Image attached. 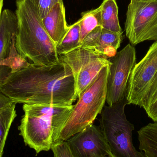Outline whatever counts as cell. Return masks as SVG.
<instances>
[{"mask_svg": "<svg viewBox=\"0 0 157 157\" xmlns=\"http://www.w3.org/2000/svg\"><path fill=\"white\" fill-rule=\"evenodd\" d=\"M70 106L24 104L25 114L18 129L26 145L37 154L51 150L73 109Z\"/></svg>", "mask_w": 157, "mask_h": 157, "instance_id": "3957f363", "label": "cell"}, {"mask_svg": "<svg viewBox=\"0 0 157 157\" xmlns=\"http://www.w3.org/2000/svg\"><path fill=\"white\" fill-rule=\"evenodd\" d=\"M0 90L16 104L70 106L77 99L72 71L60 59L49 66L30 63L11 73Z\"/></svg>", "mask_w": 157, "mask_h": 157, "instance_id": "6da1fadb", "label": "cell"}, {"mask_svg": "<svg viewBox=\"0 0 157 157\" xmlns=\"http://www.w3.org/2000/svg\"><path fill=\"white\" fill-rule=\"evenodd\" d=\"M79 20L69 26V29L59 43L56 46L59 56L69 53L81 47Z\"/></svg>", "mask_w": 157, "mask_h": 157, "instance_id": "2e32d148", "label": "cell"}, {"mask_svg": "<svg viewBox=\"0 0 157 157\" xmlns=\"http://www.w3.org/2000/svg\"><path fill=\"white\" fill-rule=\"evenodd\" d=\"M123 40V32H114L102 29L99 43L94 51L108 58L116 55Z\"/></svg>", "mask_w": 157, "mask_h": 157, "instance_id": "5bb4252c", "label": "cell"}, {"mask_svg": "<svg viewBox=\"0 0 157 157\" xmlns=\"http://www.w3.org/2000/svg\"><path fill=\"white\" fill-rule=\"evenodd\" d=\"M4 0H0V20H1V15H2V9L3 5Z\"/></svg>", "mask_w": 157, "mask_h": 157, "instance_id": "cb8c5ba5", "label": "cell"}, {"mask_svg": "<svg viewBox=\"0 0 157 157\" xmlns=\"http://www.w3.org/2000/svg\"><path fill=\"white\" fill-rule=\"evenodd\" d=\"M157 74V41L151 45L144 57L132 71L126 90L127 104L144 107Z\"/></svg>", "mask_w": 157, "mask_h": 157, "instance_id": "9c48e42d", "label": "cell"}, {"mask_svg": "<svg viewBox=\"0 0 157 157\" xmlns=\"http://www.w3.org/2000/svg\"><path fill=\"white\" fill-rule=\"evenodd\" d=\"M126 99L111 106L104 105L101 112L100 127L114 157H146L136 150L132 141L134 126L126 118Z\"/></svg>", "mask_w": 157, "mask_h": 157, "instance_id": "5b68a950", "label": "cell"}, {"mask_svg": "<svg viewBox=\"0 0 157 157\" xmlns=\"http://www.w3.org/2000/svg\"><path fill=\"white\" fill-rule=\"evenodd\" d=\"M13 103L12 100L0 90V109Z\"/></svg>", "mask_w": 157, "mask_h": 157, "instance_id": "603a6c76", "label": "cell"}, {"mask_svg": "<svg viewBox=\"0 0 157 157\" xmlns=\"http://www.w3.org/2000/svg\"><path fill=\"white\" fill-rule=\"evenodd\" d=\"M41 21L47 33L57 46L69 28L63 0L55 4Z\"/></svg>", "mask_w": 157, "mask_h": 157, "instance_id": "7c38bea8", "label": "cell"}, {"mask_svg": "<svg viewBox=\"0 0 157 157\" xmlns=\"http://www.w3.org/2000/svg\"><path fill=\"white\" fill-rule=\"evenodd\" d=\"M101 29V27L99 26L90 32L83 40L80 47L94 50L99 43Z\"/></svg>", "mask_w": 157, "mask_h": 157, "instance_id": "ffe728a7", "label": "cell"}, {"mask_svg": "<svg viewBox=\"0 0 157 157\" xmlns=\"http://www.w3.org/2000/svg\"><path fill=\"white\" fill-rule=\"evenodd\" d=\"M3 155V152H1L0 151V157H2Z\"/></svg>", "mask_w": 157, "mask_h": 157, "instance_id": "d4e9b609", "label": "cell"}, {"mask_svg": "<svg viewBox=\"0 0 157 157\" xmlns=\"http://www.w3.org/2000/svg\"><path fill=\"white\" fill-rule=\"evenodd\" d=\"M59 59L68 64L72 71L77 98L102 68L111 64L109 59L105 56L93 50L81 47L59 56Z\"/></svg>", "mask_w": 157, "mask_h": 157, "instance_id": "52a82bcc", "label": "cell"}, {"mask_svg": "<svg viewBox=\"0 0 157 157\" xmlns=\"http://www.w3.org/2000/svg\"></svg>", "mask_w": 157, "mask_h": 157, "instance_id": "484cf974", "label": "cell"}, {"mask_svg": "<svg viewBox=\"0 0 157 157\" xmlns=\"http://www.w3.org/2000/svg\"><path fill=\"white\" fill-rule=\"evenodd\" d=\"M16 3L18 30L15 48L18 54L37 66L58 62L56 44L43 26L36 0H16Z\"/></svg>", "mask_w": 157, "mask_h": 157, "instance_id": "7a4b0ae2", "label": "cell"}, {"mask_svg": "<svg viewBox=\"0 0 157 157\" xmlns=\"http://www.w3.org/2000/svg\"><path fill=\"white\" fill-rule=\"evenodd\" d=\"M143 109L155 122H157V74L150 87Z\"/></svg>", "mask_w": 157, "mask_h": 157, "instance_id": "d6986e66", "label": "cell"}, {"mask_svg": "<svg viewBox=\"0 0 157 157\" xmlns=\"http://www.w3.org/2000/svg\"><path fill=\"white\" fill-rule=\"evenodd\" d=\"M109 60L106 101L111 106L125 99L129 77L136 63L135 48L129 43Z\"/></svg>", "mask_w": 157, "mask_h": 157, "instance_id": "ba28073f", "label": "cell"}, {"mask_svg": "<svg viewBox=\"0 0 157 157\" xmlns=\"http://www.w3.org/2000/svg\"><path fill=\"white\" fill-rule=\"evenodd\" d=\"M17 30L18 24L15 13L10 9H4L0 20V84L12 73L6 60L15 47Z\"/></svg>", "mask_w": 157, "mask_h": 157, "instance_id": "8fae6325", "label": "cell"}, {"mask_svg": "<svg viewBox=\"0 0 157 157\" xmlns=\"http://www.w3.org/2000/svg\"><path fill=\"white\" fill-rule=\"evenodd\" d=\"M62 0H36L41 19H43L49 12L53 6Z\"/></svg>", "mask_w": 157, "mask_h": 157, "instance_id": "7402d4cb", "label": "cell"}, {"mask_svg": "<svg viewBox=\"0 0 157 157\" xmlns=\"http://www.w3.org/2000/svg\"><path fill=\"white\" fill-rule=\"evenodd\" d=\"M101 28L114 32H123L118 17V6L115 0H103L101 4Z\"/></svg>", "mask_w": 157, "mask_h": 157, "instance_id": "9a60e30c", "label": "cell"}, {"mask_svg": "<svg viewBox=\"0 0 157 157\" xmlns=\"http://www.w3.org/2000/svg\"><path fill=\"white\" fill-rule=\"evenodd\" d=\"M14 102L0 109V151L3 152L9 130L17 117Z\"/></svg>", "mask_w": 157, "mask_h": 157, "instance_id": "ac0fdd59", "label": "cell"}, {"mask_svg": "<svg viewBox=\"0 0 157 157\" xmlns=\"http://www.w3.org/2000/svg\"><path fill=\"white\" fill-rule=\"evenodd\" d=\"M101 6L89 11L83 12L79 19L80 29V44L85 37L99 26H101Z\"/></svg>", "mask_w": 157, "mask_h": 157, "instance_id": "e0dca14e", "label": "cell"}, {"mask_svg": "<svg viewBox=\"0 0 157 157\" xmlns=\"http://www.w3.org/2000/svg\"><path fill=\"white\" fill-rule=\"evenodd\" d=\"M53 157H75L66 141H58L51 147Z\"/></svg>", "mask_w": 157, "mask_h": 157, "instance_id": "44dd1931", "label": "cell"}, {"mask_svg": "<svg viewBox=\"0 0 157 157\" xmlns=\"http://www.w3.org/2000/svg\"><path fill=\"white\" fill-rule=\"evenodd\" d=\"M137 133L139 149L146 157H157V122L145 125Z\"/></svg>", "mask_w": 157, "mask_h": 157, "instance_id": "4fadbf2b", "label": "cell"}, {"mask_svg": "<svg viewBox=\"0 0 157 157\" xmlns=\"http://www.w3.org/2000/svg\"><path fill=\"white\" fill-rule=\"evenodd\" d=\"M66 141L75 157H113L100 127L93 124Z\"/></svg>", "mask_w": 157, "mask_h": 157, "instance_id": "30bf717a", "label": "cell"}, {"mask_svg": "<svg viewBox=\"0 0 157 157\" xmlns=\"http://www.w3.org/2000/svg\"><path fill=\"white\" fill-rule=\"evenodd\" d=\"M109 66L102 68L78 98L77 103L59 133L56 142L67 141L93 124L105 105Z\"/></svg>", "mask_w": 157, "mask_h": 157, "instance_id": "277c9868", "label": "cell"}, {"mask_svg": "<svg viewBox=\"0 0 157 157\" xmlns=\"http://www.w3.org/2000/svg\"><path fill=\"white\" fill-rule=\"evenodd\" d=\"M126 36L133 46L157 41V0H130L125 22Z\"/></svg>", "mask_w": 157, "mask_h": 157, "instance_id": "8992f818", "label": "cell"}]
</instances>
